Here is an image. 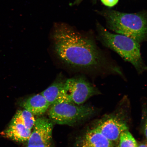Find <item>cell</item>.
<instances>
[{
    "mask_svg": "<svg viewBox=\"0 0 147 147\" xmlns=\"http://www.w3.org/2000/svg\"><path fill=\"white\" fill-rule=\"evenodd\" d=\"M51 38L55 55L67 67L95 77L116 75L126 80L121 67L97 45L93 36L62 23L55 26Z\"/></svg>",
    "mask_w": 147,
    "mask_h": 147,
    "instance_id": "obj_1",
    "label": "cell"
},
{
    "mask_svg": "<svg viewBox=\"0 0 147 147\" xmlns=\"http://www.w3.org/2000/svg\"><path fill=\"white\" fill-rule=\"evenodd\" d=\"M96 26V39L103 45L131 63L139 74L147 71V66L141 56L140 43L123 35L112 34L100 24L97 23Z\"/></svg>",
    "mask_w": 147,
    "mask_h": 147,
    "instance_id": "obj_2",
    "label": "cell"
},
{
    "mask_svg": "<svg viewBox=\"0 0 147 147\" xmlns=\"http://www.w3.org/2000/svg\"><path fill=\"white\" fill-rule=\"evenodd\" d=\"M108 28L140 43L147 41V13L106 10L102 14Z\"/></svg>",
    "mask_w": 147,
    "mask_h": 147,
    "instance_id": "obj_3",
    "label": "cell"
},
{
    "mask_svg": "<svg viewBox=\"0 0 147 147\" xmlns=\"http://www.w3.org/2000/svg\"><path fill=\"white\" fill-rule=\"evenodd\" d=\"M49 115L56 123L68 125L81 122L93 115L94 110L89 106L72 102H63L51 106Z\"/></svg>",
    "mask_w": 147,
    "mask_h": 147,
    "instance_id": "obj_4",
    "label": "cell"
},
{
    "mask_svg": "<svg viewBox=\"0 0 147 147\" xmlns=\"http://www.w3.org/2000/svg\"><path fill=\"white\" fill-rule=\"evenodd\" d=\"M64 86L71 102L78 105H81L90 97L100 93L97 88L82 75L66 79Z\"/></svg>",
    "mask_w": 147,
    "mask_h": 147,
    "instance_id": "obj_5",
    "label": "cell"
},
{
    "mask_svg": "<svg viewBox=\"0 0 147 147\" xmlns=\"http://www.w3.org/2000/svg\"><path fill=\"white\" fill-rule=\"evenodd\" d=\"M33 131L26 147H54L52 142L53 124L45 117L36 119Z\"/></svg>",
    "mask_w": 147,
    "mask_h": 147,
    "instance_id": "obj_6",
    "label": "cell"
},
{
    "mask_svg": "<svg viewBox=\"0 0 147 147\" xmlns=\"http://www.w3.org/2000/svg\"><path fill=\"white\" fill-rule=\"evenodd\" d=\"M66 80L60 74L54 82L41 93L50 106L61 103L72 102L65 90L64 85Z\"/></svg>",
    "mask_w": 147,
    "mask_h": 147,
    "instance_id": "obj_7",
    "label": "cell"
},
{
    "mask_svg": "<svg viewBox=\"0 0 147 147\" xmlns=\"http://www.w3.org/2000/svg\"><path fill=\"white\" fill-rule=\"evenodd\" d=\"M95 128L113 142L118 141L121 133L128 130L125 123L115 118L107 119Z\"/></svg>",
    "mask_w": 147,
    "mask_h": 147,
    "instance_id": "obj_8",
    "label": "cell"
},
{
    "mask_svg": "<svg viewBox=\"0 0 147 147\" xmlns=\"http://www.w3.org/2000/svg\"><path fill=\"white\" fill-rule=\"evenodd\" d=\"M21 106L32 115L37 116L43 115L50 106L41 93L25 99L21 102Z\"/></svg>",
    "mask_w": 147,
    "mask_h": 147,
    "instance_id": "obj_9",
    "label": "cell"
},
{
    "mask_svg": "<svg viewBox=\"0 0 147 147\" xmlns=\"http://www.w3.org/2000/svg\"><path fill=\"white\" fill-rule=\"evenodd\" d=\"M80 147H114L113 142L96 129L87 132L80 140Z\"/></svg>",
    "mask_w": 147,
    "mask_h": 147,
    "instance_id": "obj_10",
    "label": "cell"
},
{
    "mask_svg": "<svg viewBox=\"0 0 147 147\" xmlns=\"http://www.w3.org/2000/svg\"><path fill=\"white\" fill-rule=\"evenodd\" d=\"M31 133V130L24 125L11 121L8 127L1 134L3 137L16 142H24L28 140Z\"/></svg>",
    "mask_w": 147,
    "mask_h": 147,
    "instance_id": "obj_11",
    "label": "cell"
},
{
    "mask_svg": "<svg viewBox=\"0 0 147 147\" xmlns=\"http://www.w3.org/2000/svg\"><path fill=\"white\" fill-rule=\"evenodd\" d=\"M36 119L34 115L26 110H20L16 112L12 119V122L22 123L29 129L34 127Z\"/></svg>",
    "mask_w": 147,
    "mask_h": 147,
    "instance_id": "obj_12",
    "label": "cell"
},
{
    "mask_svg": "<svg viewBox=\"0 0 147 147\" xmlns=\"http://www.w3.org/2000/svg\"><path fill=\"white\" fill-rule=\"evenodd\" d=\"M119 140V147H138L137 141L128 130L121 133Z\"/></svg>",
    "mask_w": 147,
    "mask_h": 147,
    "instance_id": "obj_13",
    "label": "cell"
},
{
    "mask_svg": "<svg viewBox=\"0 0 147 147\" xmlns=\"http://www.w3.org/2000/svg\"><path fill=\"white\" fill-rule=\"evenodd\" d=\"M119 0H101L104 5L108 7H113L116 5Z\"/></svg>",
    "mask_w": 147,
    "mask_h": 147,
    "instance_id": "obj_14",
    "label": "cell"
},
{
    "mask_svg": "<svg viewBox=\"0 0 147 147\" xmlns=\"http://www.w3.org/2000/svg\"><path fill=\"white\" fill-rule=\"evenodd\" d=\"M144 131L145 137H146L147 140V118L146 122H145L144 125Z\"/></svg>",
    "mask_w": 147,
    "mask_h": 147,
    "instance_id": "obj_15",
    "label": "cell"
},
{
    "mask_svg": "<svg viewBox=\"0 0 147 147\" xmlns=\"http://www.w3.org/2000/svg\"><path fill=\"white\" fill-rule=\"evenodd\" d=\"M138 147H147V141L138 144Z\"/></svg>",
    "mask_w": 147,
    "mask_h": 147,
    "instance_id": "obj_16",
    "label": "cell"
},
{
    "mask_svg": "<svg viewBox=\"0 0 147 147\" xmlns=\"http://www.w3.org/2000/svg\"><path fill=\"white\" fill-rule=\"evenodd\" d=\"M82 1V0H75L73 4H74V5L79 4V3L81 2Z\"/></svg>",
    "mask_w": 147,
    "mask_h": 147,
    "instance_id": "obj_17",
    "label": "cell"
}]
</instances>
